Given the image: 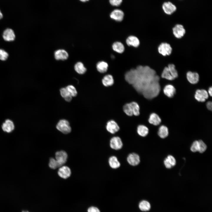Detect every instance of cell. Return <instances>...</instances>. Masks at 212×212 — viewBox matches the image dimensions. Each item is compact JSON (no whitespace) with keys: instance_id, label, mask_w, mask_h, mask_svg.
Instances as JSON below:
<instances>
[{"instance_id":"d4e9b609","label":"cell","mask_w":212,"mask_h":212,"mask_svg":"<svg viewBox=\"0 0 212 212\" xmlns=\"http://www.w3.org/2000/svg\"><path fill=\"white\" fill-rule=\"evenodd\" d=\"M60 92L61 96L64 98L65 101L68 102L71 101L72 97L66 87L61 88L60 90Z\"/></svg>"},{"instance_id":"836d02e7","label":"cell","mask_w":212,"mask_h":212,"mask_svg":"<svg viewBox=\"0 0 212 212\" xmlns=\"http://www.w3.org/2000/svg\"><path fill=\"white\" fill-rule=\"evenodd\" d=\"M68 92L72 97H75L77 93L75 88L72 85H69L66 87Z\"/></svg>"},{"instance_id":"8992f818","label":"cell","mask_w":212,"mask_h":212,"mask_svg":"<svg viewBox=\"0 0 212 212\" xmlns=\"http://www.w3.org/2000/svg\"><path fill=\"white\" fill-rule=\"evenodd\" d=\"M110 145L111 148L116 150L121 149L123 146V143L121 138L118 136L114 137L111 138Z\"/></svg>"},{"instance_id":"ac0fdd59","label":"cell","mask_w":212,"mask_h":212,"mask_svg":"<svg viewBox=\"0 0 212 212\" xmlns=\"http://www.w3.org/2000/svg\"><path fill=\"white\" fill-rule=\"evenodd\" d=\"M3 130L7 132H10L14 129V126L13 122L10 120L7 119L4 122L2 126Z\"/></svg>"},{"instance_id":"d6986e66","label":"cell","mask_w":212,"mask_h":212,"mask_svg":"<svg viewBox=\"0 0 212 212\" xmlns=\"http://www.w3.org/2000/svg\"><path fill=\"white\" fill-rule=\"evenodd\" d=\"M161 119L156 114L153 113L151 114L148 119V122L151 124L154 125H158L161 122Z\"/></svg>"},{"instance_id":"ee69618b","label":"cell","mask_w":212,"mask_h":212,"mask_svg":"<svg viewBox=\"0 0 212 212\" xmlns=\"http://www.w3.org/2000/svg\"><path fill=\"white\" fill-rule=\"evenodd\" d=\"M3 14L0 10V19L3 17Z\"/></svg>"},{"instance_id":"f1b7e54d","label":"cell","mask_w":212,"mask_h":212,"mask_svg":"<svg viewBox=\"0 0 212 212\" xmlns=\"http://www.w3.org/2000/svg\"><path fill=\"white\" fill-rule=\"evenodd\" d=\"M169 72L173 78L175 80L178 76V73L176 68L175 65L173 64H170L167 66Z\"/></svg>"},{"instance_id":"7c38bea8","label":"cell","mask_w":212,"mask_h":212,"mask_svg":"<svg viewBox=\"0 0 212 212\" xmlns=\"http://www.w3.org/2000/svg\"><path fill=\"white\" fill-rule=\"evenodd\" d=\"M164 12L168 15H170L176 10V6L170 2H165L162 6Z\"/></svg>"},{"instance_id":"e575fe53","label":"cell","mask_w":212,"mask_h":212,"mask_svg":"<svg viewBox=\"0 0 212 212\" xmlns=\"http://www.w3.org/2000/svg\"><path fill=\"white\" fill-rule=\"evenodd\" d=\"M198 141L199 149L198 151L201 153H203L207 149V146L204 143L202 140H200Z\"/></svg>"},{"instance_id":"d590c367","label":"cell","mask_w":212,"mask_h":212,"mask_svg":"<svg viewBox=\"0 0 212 212\" xmlns=\"http://www.w3.org/2000/svg\"><path fill=\"white\" fill-rule=\"evenodd\" d=\"M199 149L198 141L196 140L193 143L191 147V150L193 152L198 151Z\"/></svg>"},{"instance_id":"5bb4252c","label":"cell","mask_w":212,"mask_h":212,"mask_svg":"<svg viewBox=\"0 0 212 212\" xmlns=\"http://www.w3.org/2000/svg\"><path fill=\"white\" fill-rule=\"evenodd\" d=\"M3 37L5 40L9 42L13 41L15 36L14 31L12 29H7L4 31Z\"/></svg>"},{"instance_id":"ab89813d","label":"cell","mask_w":212,"mask_h":212,"mask_svg":"<svg viewBox=\"0 0 212 212\" xmlns=\"http://www.w3.org/2000/svg\"><path fill=\"white\" fill-rule=\"evenodd\" d=\"M87 212H100V211L97 208L94 206H91L88 208Z\"/></svg>"},{"instance_id":"d6a6232c","label":"cell","mask_w":212,"mask_h":212,"mask_svg":"<svg viewBox=\"0 0 212 212\" xmlns=\"http://www.w3.org/2000/svg\"><path fill=\"white\" fill-rule=\"evenodd\" d=\"M49 167L52 169H55L57 168L60 167L57 161L53 158H50L49 163Z\"/></svg>"},{"instance_id":"1f68e13d","label":"cell","mask_w":212,"mask_h":212,"mask_svg":"<svg viewBox=\"0 0 212 212\" xmlns=\"http://www.w3.org/2000/svg\"><path fill=\"white\" fill-rule=\"evenodd\" d=\"M123 110L127 115L132 116L133 115L130 103L125 104L123 107Z\"/></svg>"},{"instance_id":"ba28073f","label":"cell","mask_w":212,"mask_h":212,"mask_svg":"<svg viewBox=\"0 0 212 212\" xmlns=\"http://www.w3.org/2000/svg\"><path fill=\"white\" fill-rule=\"evenodd\" d=\"M186 77L189 82L192 84L198 83L199 80V75L196 72L189 71L186 73Z\"/></svg>"},{"instance_id":"7bdbcfd3","label":"cell","mask_w":212,"mask_h":212,"mask_svg":"<svg viewBox=\"0 0 212 212\" xmlns=\"http://www.w3.org/2000/svg\"><path fill=\"white\" fill-rule=\"evenodd\" d=\"M208 94L211 96H212V87H210L208 90Z\"/></svg>"},{"instance_id":"44dd1931","label":"cell","mask_w":212,"mask_h":212,"mask_svg":"<svg viewBox=\"0 0 212 212\" xmlns=\"http://www.w3.org/2000/svg\"><path fill=\"white\" fill-rule=\"evenodd\" d=\"M109 165L113 169H117L119 168L120 164L117 158L115 156L110 157L108 160Z\"/></svg>"},{"instance_id":"f546056e","label":"cell","mask_w":212,"mask_h":212,"mask_svg":"<svg viewBox=\"0 0 212 212\" xmlns=\"http://www.w3.org/2000/svg\"><path fill=\"white\" fill-rule=\"evenodd\" d=\"M130 103L133 115L137 116L140 115V107L137 103L132 102Z\"/></svg>"},{"instance_id":"f6af8a7d","label":"cell","mask_w":212,"mask_h":212,"mask_svg":"<svg viewBox=\"0 0 212 212\" xmlns=\"http://www.w3.org/2000/svg\"><path fill=\"white\" fill-rule=\"evenodd\" d=\"M80 1H82V2H86V1H88L89 0H80Z\"/></svg>"},{"instance_id":"8d00e7d4","label":"cell","mask_w":212,"mask_h":212,"mask_svg":"<svg viewBox=\"0 0 212 212\" xmlns=\"http://www.w3.org/2000/svg\"><path fill=\"white\" fill-rule=\"evenodd\" d=\"M8 57V53L4 50L0 49V60L4 61Z\"/></svg>"},{"instance_id":"52a82bcc","label":"cell","mask_w":212,"mask_h":212,"mask_svg":"<svg viewBox=\"0 0 212 212\" xmlns=\"http://www.w3.org/2000/svg\"><path fill=\"white\" fill-rule=\"evenodd\" d=\"M195 99L200 102H204L208 97L207 92L205 90H197L194 95Z\"/></svg>"},{"instance_id":"30bf717a","label":"cell","mask_w":212,"mask_h":212,"mask_svg":"<svg viewBox=\"0 0 212 212\" xmlns=\"http://www.w3.org/2000/svg\"><path fill=\"white\" fill-rule=\"evenodd\" d=\"M106 129L109 132L113 134L119 130L120 127L116 122L113 120H110L107 122Z\"/></svg>"},{"instance_id":"ffe728a7","label":"cell","mask_w":212,"mask_h":212,"mask_svg":"<svg viewBox=\"0 0 212 212\" xmlns=\"http://www.w3.org/2000/svg\"><path fill=\"white\" fill-rule=\"evenodd\" d=\"M103 85L105 87L112 85L114 83V80L112 76L110 74L105 75L102 80Z\"/></svg>"},{"instance_id":"60d3db41","label":"cell","mask_w":212,"mask_h":212,"mask_svg":"<svg viewBox=\"0 0 212 212\" xmlns=\"http://www.w3.org/2000/svg\"><path fill=\"white\" fill-rule=\"evenodd\" d=\"M164 163L165 167L167 168H170L172 167L167 158L164 160Z\"/></svg>"},{"instance_id":"b9f144b4","label":"cell","mask_w":212,"mask_h":212,"mask_svg":"<svg viewBox=\"0 0 212 212\" xmlns=\"http://www.w3.org/2000/svg\"><path fill=\"white\" fill-rule=\"evenodd\" d=\"M206 106L208 110L211 111L212 110V103L211 102H208L206 103Z\"/></svg>"},{"instance_id":"6da1fadb","label":"cell","mask_w":212,"mask_h":212,"mask_svg":"<svg viewBox=\"0 0 212 212\" xmlns=\"http://www.w3.org/2000/svg\"><path fill=\"white\" fill-rule=\"evenodd\" d=\"M126 80L145 98L151 99L157 97L160 90V77L150 67L139 66L125 74Z\"/></svg>"},{"instance_id":"f35d334b","label":"cell","mask_w":212,"mask_h":212,"mask_svg":"<svg viewBox=\"0 0 212 212\" xmlns=\"http://www.w3.org/2000/svg\"><path fill=\"white\" fill-rule=\"evenodd\" d=\"M167 158L172 166H173L175 165L176 163L175 159L173 156L168 155Z\"/></svg>"},{"instance_id":"7a4b0ae2","label":"cell","mask_w":212,"mask_h":212,"mask_svg":"<svg viewBox=\"0 0 212 212\" xmlns=\"http://www.w3.org/2000/svg\"><path fill=\"white\" fill-rule=\"evenodd\" d=\"M56 128L64 134H68L71 131V128L69 122L65 119H62L59 121L57 125Z\"/></svg>"},{"instance_id":"5b68a950","label":"cell","mask_w":212,"mask_h":212,"mask_svg":"<svg viewBox=\"0 0 212 212\" xmlns=\"http://www.w3.org/2000/svg\"><path fill=\"white\" fill-rule=\"evenodd\" d=\"M56 160L58 163L60 167L66 162L67 158V154L63 150L57 151L55 154Z\"/></svg>"},{"instance_id":"83f0119b","label":"cell","mask_w":212,"mask_h":212,"mask_svg":"<svg viewBox=\"0 0 212 212\" xmlns=\"http://www.w3.org/2000/svg\"><path fill=\"white\" fill-rule=\"evenodd\" d=\"M158 134L161 138H165L168 135V128L164 125H161L159 128Z\"/></svg>"},{"instance_id":"cb8c5ba5","label":"cell","mask_w":212,"mask_h":212,"mask_svg":"<svg viewBox=\"0 0 212 212\" xmlns=\"http://www.w3.org/2000/svg\"><path fill=\"white\" fill-rule=\"evenodd\" d=\"M137 132L139 135L144 137L148 134L149 130L145 126L143 125H140L137 127Z\"/></svg>"},{"instance_id":"74e56055","label":"cell","mask_w":212,"mask_h":212,"mask_svg":"<svg viewBox=\"0 0 212 212\" xmlns=\"http://www.w3.org/2000/svg\"><path fill=\"white\" fill-rule=\"evenodd\" d=\"M122 0H109L110 4L113 6H118L120 5Z\"/></svg>"},{"instance_id":"484cf974","label":"cell","mask_w":212,"mask_h":212,"mask_svg":"<svg viewBox=\"0 0 212 212\" xmlns=\"http://www.w3.org/2000/svg\"><path fill=\"white\" fill-rule=\"evenodd\" d=\"M161 77L167 80L172 81L174 80L167 66L163 69L161 74Z\"/></svg>"},{"instance_id":"8fae6325","label":"cell","mask_w":212,"mask_h":212,"mask_svg":"<svg viewBox=\"0 0 212 212\" xmlns=\"http://www.w3.org/2000/svg\"><path fill=\"white\" fill-rule=\"evenodd\" d=\"M58 174L61 178L66 179L70 176L71 174V170L67 166H62L59 168Z\"/></svg>"},{"instance_id":"e0dca14e","label":"cell","mask_w":212,"mask_h":212,"mask_svg":"<svg viewBox=\"0 0 212 212\" xmlns=\"http://www.w3.org/2000/svg\"><path fill=\"white\" fill-rule=\"evenodd\" d=\"M126 42L128 46L135 47H138L140 44L139 39L137 37L132 35L129 36L127 38Z\"/></svg>"},{"instance_id":"bcb514c9","label":"cell","mask_w":212,"mask_h":212,"mask_svg":"<svg viewBox=\"0 0 212 212\" xmlns=\"http://www.w3.org/2000/svg\"><path fill=\"white\" fill-rule=\"evenodd\" d=\"M22 212H29L27 211H23Z\"/></svg>"},{"instance_id":"9a60e30c","label":"cell","mask_w":212,"mask_h":212,"mask_svg":"<svg viewBox=\"0 0 212 212\" xmlns=\"http://www.w3.org/2000/svg\"><path fill=\"white\" fill-rule=\"evenodd\" d=\"M54 57L57 60H65L67 59L68 57V54L64 49H59L54 52Z\"/></svg>"},{"instance_id":"9c48e42d","label":"cell","mask_w":212,"mask_h":212,"mask_svg":"<svg viewBox=\"0 0 212 212\" xmlns=\"http://www.w3.org/2000/svg\"><path fill=\"white\" fill-rule=\"evenodd\" d=\"M127 161L129 164L131 165L136 166L140 163V157L139 155L137 153H131L128 156Z\"/></svg>"},{"instance_id":"7402d4cb","label":"cell","mask_w":212,"mask_h":212,"mask_svg":"<svg viewBox=\"0 0 212 212\" xmlns=\"http://www.w3.org/2000/svg\"><path fill=\"white\" fill-rule=\"evenodd\" d=\"M108 65L106 62L101 61L98 62L96 65L97 71L100 73H104L106 72L108 69Z\"/></svg>"},{"instance_id":"277c9868","label":"cell","mask_w":212,"mask_h":212,"mask_svg":"<svg viewBox=\"0 0 212 212\" xmlns=\"http://www.w3.org/2000/svg\"><path fill=\"white\" fill-rule=\"evenodd\" d=\"M172 32L175 38L180 39L185 35L186 31L183 25L181 24H177L172 28Z\"/></svg>"},{"instance_id":"4dcf8cb0","label":"cell","mask_w":212,"mask_h":212,"mask_svg":"<svg viewBox=\"0 0 212 212\" xmlns=\"http://www.w3.org/2000/svg\"><path fill=\"white\" fill-rule=\"evenodd\" d=\"M139 206L140 209L143 211H148L150 208V205L149 203L145 200L140 202Z\"/></svg>"},{"instance_id":"2e32d148","label":"cell","mask_w":212,"mask_h":212,"mask_svg":"<svg viewBox=\"0 0 212 212\" xmlns=\"http://www.w3.org/2000/svg\"><path fill=\"white\" fill-rule=\"evenodd\" d=\"M163 91L164 94L167 96L171 98L174 95L176 92V90L173 85L168 84L165 86Z\"/></svg>"},{"instance_id":"4316f807","label":"cell","mask_w":212,"mask_h":212,"mask_svg":"<svg viewBox=\"0 0 212 212\" xmlns=\"http://www.w3.org/2000/svg\"><path fill=\"white\" fill-rule=\"evenodd\" d=\"M74 68L75 71L80 74H84L87 70L83 64L80 62H77L75 64Z\"/></svg>"},{"instance_id":"4fadbf2b","label":"cell","mask_w":212,"mask_h":212,"mask_svg":"<svg viewBox=\"0 0 212 212\" xmlns=\"http://www.w3.org/2000/svg\"><path fill=\"white\" fill-rule=\"evenodd\" d=\"M124 16L123 11L119 9H115L112 11L110 15V18L117 21H121Z\"/></svg>"},{"instance_id":"603a6c76","label":"cell","mask_w":212,"mask_h":212,"mask_svg":"<svg viewBox=\"0 0 212 212\" xmlns=\"http://www.w3.org/2000/svg\"><path fill=\"white\" fill-rule=\"evenodd\" d=\"M112 47L115 51L119 53H122L125 50V47L123 44L119 42H116L113 43Z\"/></svg>"},{"instance_id":"3957f363","label":"cell","mask_w":212,"mask_h":212,"mask_svg":"<svg viewBox=\"0 0 212 212\" xmlns=\"http://www.w3.org/2000/svg\"><path fill=\"white\" fill-rule=\"evenodd\" d=\"M158 51L160 54L163 56H168L171 54L172 48L169 43L162 42L158 47Z\"/></svg>"}]
</instances>
